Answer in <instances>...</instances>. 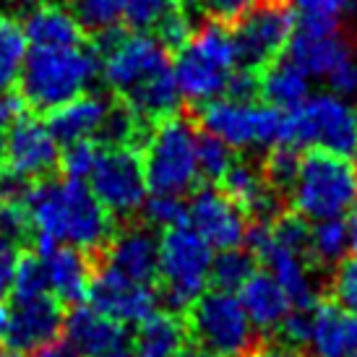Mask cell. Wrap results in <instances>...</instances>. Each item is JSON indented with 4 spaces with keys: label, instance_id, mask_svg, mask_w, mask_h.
Returning <instances> with one entry per match:
<instances>
[{
    "label": "cell",
    "instance_id": "cell-1",
    "mask_svg": "<svg viewBox=\"0 0 357 357\" xmlns=\"http://www.w3.org/2000/svg\"><path fill=\"white\" fill-rule=\"evenodd\" d=\"M24 206L37 256L50 253L55 245H76L97 256L115 235V217L84 180H34Z\"/></svg>",
    "mask_w": 357,
    "mask_h": 357
},
{
    "label": "cell",
    "instance_id": "cell-2",
    "mask_svg": "<svg viewBox=\"0 0 357 357\" xmlns=\"http://www.w3.org/2000/svg\"><path fill=\"white\" fill-rule=\"evenodd\" d=\"M102 73V55L94 45L31 47L19 70V94L26 107L50 112L89 89Z\"/></svg>",
    "mask_w": 357,
    "mask_h": 357
},
{
    "label": "cell",
    "instance_id": "cell-3",
    "mask_svg": "<svg viewBox=\"0 0 357 357\" xmlns=\"http://www.w3.org/2000/svg\"><path fill=\"white\" fill-rule=\"evenodd\" d=\"M238 68L232 29L217 19L196 26L172 63L183 100L199 107L217 97H225L229 79Z\"/></svg>",
    "mask_w": 357,
    "mask_h": 357
},
{
    "label": "cell",
    "instance_id": "cell-4",
    "mask_svg": "<svg viewBox=\"0 0 357 357\" xmlns=\"http://www.w3.org/2000/svg\"><path fill=\"white\" fill-rule=\"evenodd\" d=\"M292 208L307 222L347 217L357 204V167L347 157L310 149L292 180Z\"/></svg>",
    "mask_w": 357,
    "mask_h": 357
},
{
    "label": "cell",
    "instance_id": "cell-5",
    "mask_svg": "<svg viewBox=\"0 0 357 357\" xmlns=\"http://www.w3.org/2000/svg\"><path fill=\"white\" fill-rule=\"evenodd\" d=\"M199 133L185 118L172 115L154 123L144 141V172L151 193L183 196L196 190L199 172Z\"/></svg>",
    "mask_w": 357,
    "mask_h": 357
},
{
    "label": "cell",
    "instance_id": "cell-6",
    "mask_svg": "<svg viewBox=\"0 0 357 357\" xmlns=\"http://www.w3.org/2000/svg\"><path fill=\"white\" fill-rule=\"evenodd\" d=\"M295 149H321L339 157L357 154V107L347 97L310 94L300 107L284 112V139Z\"/></svg>",
    "mask_w": 357,
    "mask_h": 357
},
{
    "label": "cell",
    "instance_id": "cell-7",
    "mask_svg": "<svg viewBox=\"0 0 357 357\" xmlns=\"http://www.w3.org/2000/svg\"><path fill=\"white\" fill-rule=\"evenodd\" d=\"M211 245L196 229L185 225L167 227L159 238V284L162 300L175 313H188V307L206 292L211 271Z\"/></svg>",
    "mask_w": 357,
    "mask_h": 357
},
{
    "label": "cell",
    "instance_id": "cell-8",
    "mask_svg": "<svg viewBox=\"0 0 357 357\" xmlns=\"http://www.w3.org/2000/svg\"><path fill=\"white\" fill-rule=\"evenodd\" d=\"M188 334L214 357H253L258 349L256 326L235 292L211 289L188 307Z\"/></svg>",
    "mask_w": 357,
    "mask_h": 357
},
{
    "label": "cell",
    "instance_id": "cell-9",
    "mask_svg": "<svg viewBox=\"0 0 357 357\" xmlns=\"http://www.w3.org/2000/svg\"><path fill=\"white\" fill-rule=\"evenodd\" d=\"M199 123L204 133H211L232 151L277 146L284 139V112L253 100L217 97L199 107Z\"/></svg>",
    "mask_w": 357,
    "mask_h": 357
},
{
    "label": "cell",
    "instance_id": "cell-10",
    "mask_svg": "<svg viewBox=\"0 0 357 357\" xmlns=\"http://www.w3.org/2000/svg\"><path fill=\"white\" fill-rule=\"evenodd\" d=\"M94 47L102 55L105 84L120 97L172 66L169 50L149 31H123L112 26L94 34Z\"/></svg>",
    "mask_w": 357,
    "mask_h": 357
},
{
    "label": "cell",
    "instance_id": "cell-11",
    "mask_svg": "<svg viewBox=\"0 0 357 357\" xmlns=\"http://www.w3.org/2000/svg\"><path fill=\"white\" fill-rule=\"evenodd\" d=\"M89 188L112 217L128 219L149 196L144 157L136 146H105L89 172Z\"/></svg>",
    "mask_w": 357,
    "mask_h": 357
},
{
    "label": "cell",
    "instance_id": "cell-12",
    "mask_svg": "<svg viewBox=\"0 0 357 357\" xmlns=\"http://www.w3.org/2000/svg\"><path fill=\"white\" fill-rule=\"evenodd\" d=\"M292 31H295L292 10L274 3V0L256 3L248 13H243L235 21V29H232L238 66L253 70V73L264 70L268 63H274L287 50Z\"/></svg>",
    "mask_w": 357,
    "mask_h": 357
},
{
    "label": "cell",
    "instance_id": "cell-13",
    "mask_svg": "<svg viewBox=\"0 0 357 357\" xmlns=\"http://www.w3.org/2000/svg\"><path fill=\"white\" fill-rule=\"evenodd\" d=\"M245 245H248V250L256 256L258 264L282 284V289L287 292L292 307L310 310V307L321 300V289H318L316 279H313V271H310L313 261H310L305 253H300V250H292V248H287V245H282V243L271 235L268 222L250 225Z\"/></svg>",
    "mask_w": 357,
    "mask_h": 357
},
{
    "label": "cell",
    "instance_id": "cell-14",
    "mask_svg": "<svg viewBox=\"0 0 357 357\" xmlns=\"http://www.w3.org/2000/svg\"><path fill=\"white\" fill-rule=\"evenodd\" d=\"M89 305L109 316L123 326H139L159 305V292L154 284H141L123 277L120 271L97 264L89 282Z\"/></svg>",
    "mask_w": 357,
    "mask_h": 357
},
{
    "label": "cell",
    "instance_id": "cell-15",
    "mask_svg": "<svg viewBox=\"0 0 357 357\" xmlns=\"http://www.w3.org/2000/svg\"><path fill=\"white\" fill-rule=\"evenodd\" d=\"M188 225L214 250L245 245L248 238V214L229 199L222 188L204 185L188 201Z\"/></svg>",
    "mask_w": 357,
    "mask_h": 357
},
{
    "label": "cell",
    "instance_id": "cell-16",
    "mask_svg": "<svg viewBox=\"0 0 357 357\" xmlns=\"http://www.w3.org/2000/svg\"><path fill=\"white\" fill-rule=\"evenodd\" d=\"M6 169L26 180H45L60 165V144L47 123L21 115L3 136Z\"/></svg>",
    "mask_w": 357,
    "mask_h": 357
},
{
    "label": "cell",
    "instance_id": "cell-17",
    "mask_svg": "<svg viewBox=\"0 0 357 357\" xmlns=\"http://www.w3.org/2000/svg\"><path fill=\"white\" fill-rule=\"evenodd\" d=\"M63 303L47 295L13 300L8 313V331L6 342L13 352H34L50 344L63 334Z\"/></svg>",
    "mask_w": 357,
    "mask_h": 357
},
{
    "label": "cell",
    "instance_id": "cell-18",
    "mask_svg": "<svg viewBox=\"0 0 357 357\" xmlns=\"http://www.w3.org/2000/svg\"><path fill=\"white\" fill-rule=\"evenodd\" d=\"M63 334L79 357H120L130 352L126 326L91 305L76 303L63 321Z\"/></svg>",
    "mask_w": 357,
    "mask_h": 357
},
{
    "label": "cell",
    "instance_id": "cell-19",
    "mask_svg": "<svg viewBox=\"0 0 357 357\" xmlns=\"http://www.w3.org/2000/svg\"><path fill=\"white\" fill-rule=\"evenodd\" d=\"M102 253H105V266L120 271L123 277L141 282V284H157L159 238L149 225L123 227L109 238Z\"/></svg>",
    "mask_w": 357,
    "mask_h": 357
},
{
    "label": "cell",
    "instance_id": "cell-20",
    "mask_svg": "<svg viewBox=\"0 0 357 357\" xmlns=\"http://www.w3.org/2000/svg\"><path fill=\"white\" fill-rule=\"evenodd\" d=\"M307 347L316 357H357V313L318 300L310 307Z\"/></svg>",
    "mask_w": 357,
    "mask_h": 357
},
{
    "label": "cell",
    "instance_id": "cell-21",
    "mask_svg": "<svg viewBox=\"0 0 357 357\" xmlns=\"http://www.w3.org/2000/svg\"><path fill=\"white\" fill-rule=\"evenodd\" d=\"M45 266L50 279V295L63 305H76L86 298L89 282L97 266V256L76 245H55L45 253Z\"/></svg>",
    "mask_w": 357,
    "mask_h": 357
},
{
    "label": "cell",
    "instance_id": "cell-22",
    "mask_svg": "<svg viewBox=\"0 0 357 357\" xmlns=\"http://www.w3.org/2000/svg\"><path fill=\"white\" fill-rule=\"evenodd\" d=\"M349 50H352V45L342 34H337V29L310 31L295 26L284 52H287V60L305 70L307 76L328 79L339 68V63L347 58Z\"/></svg>",
    "mask_w": 357,
    "mask_h": 357
},
{
    "label": "cell",
    "instance_id": "cell-23",
    "mask_svg": "<svg viewBox=\"0 0 357 357\" xmlns=\"http://www.w3.org/2000/svg\"><path fill=\"white\" fill-rule=\"evenodd\" d=\"M219 183H222V190L229 199L235 201L245 214H250V217L256 214L258 222H271L277 214H282L277 206V199H274L277 190L268 185L264 169L256 167L253 162L235 159Z\"/></svg>",
    "mask_w": 357,
    "mask_h": 357
},
{
    "label": "cell",
    "instance_id": "cell-24",
    "mask_svg": "<svg viewBox=\"0 0 357 357\" xmlns=\"http://www.w3.org/2000/svg\"><path fill=\"white\" fill-rule=\"evenodd\" d=\"M235 295H238L243 310L248 313L250 324L256 326V331H277L292 310L287 292L266 268L264 271L256 268Z\"/></svg>",
    "mask_w": 357,
    "mask_h": 357
},
{
    "label": "cell",
    "instance_id": "cell-25",
    "mask_svg": "<svg viewBox=\"0 0 357 357\" xmlns=\"http://www.w3.org/2000/svg\"><path fill=\"white\" fill-rule=\"evenodd\" d=\"M112 102H107L102 94H79L70 102L60 105V107L50 109L47 118V128L55 136L60 146L73 144L81 139H94L100 130L102 120L107 115V109Z\"/></svg>",
    "mask_w": 357,
    "mask_h": 357
},
{
    "label": "cell",
    "instance_id": "cell-26",
    "mask_svg": "<svg viewBox=\"0 0 357 357\" xmlns=\"http://www.w3.org/2000/svg\"><path fill=\"white\" fill-rule=\"evenodd\" d=\"M24 37L31 47H73L84 45V29L73 13L55 3H37L24 16Z\"/></svg>",
    "mask_w": 357,
    "mask_h": 357
},
{
    "label": "cell",
    "instance_id": "cell-27",
    "mask_svg": "<svg viewBox=\"0 0 357 357\" xmlns=\"http://www.w3.org/2000/svg\"><path fill=\"white\" fill-rule=\"evenodd\" d=\"M188 321L175 310H154L144 318L133 337L136 357H172L188 339Z\"/></svg>",
    "mask_w": 357,
    "mask_h": 357
},
{
    "label": "cell",
    "instance_id": "cell-28",
    "mask_svg": "<svg viewBox=\"0 0 357 357\" xmlns=\"http://www.w3.org/2000/svg\"><path fill=\"white\" fill-rule=\"evenodd\" d=\"M258 91L266 100V105L289 112L310 97V76L303 68H298L292 60L277 58L261 70Z\"/></svg>",
    "mask_w": 357,
    "mask_h": 357
},
{
    "label": "cell",
    "instance_id": "cell-29",
    "mask_svg": "<svg viewBox=\"0 0 357 357\" xmlns=\"http://www.w3.org/2000/svg\"><path fill=\"white\" fill-rule=\"evenodd\" d=\"M123 102H126V105L139 115V120H144L146 126H154L159 120L178 115L183 94H180V89H178L172 66L165 68L162 73H157V76H151L149 81H144V84L136 86L133 91H128V94L123 97Z\"/></svg>",
    "mask_w": 357,
    "mask_h": 357
},
{
    "label": "cell",
    "instance_id": "cell-30",
    "mask_svg": "<svg viewBox=\"0 0 357 357\" xmlns=\"http://www.w3.org/2000/svg\"><path fill=\"white\" fill-rule=\"evenodd\" d=\"M258 268L256 256L248 248H227L219 250L214 261H211V271H208V284L222 292H238L248 277Z\"/></svg>",
    "mask_w": 357,
    "mask_h": 357
},
{
    "label": "cell",
    "instance_id": "cell-31",
    "mask_svg": "<svg viewBox=\"0 0 357 357\" xmlns=\"http://www.w3.org/2000/svg\"><path fill=\"white\" fill-rule=\"evenodd\" d=\"M310 261L318 266L339 264L347 253V225L344 217L318 219L310 225V240H307Z\"/></svg>",
    "mask_w": 357,
    "mask_h": 357
},
{
    "label": "cell",
    "instance_id": "cell-32",
    "mask_svg": "<svg viewBox=\"0 0 357 357\" xmlns=\"http://www.w3.org/2000/svg\"><path fill=\"white\" fill-rule=\"evenodd\" d=\"M349 0H289L298 29L334 31L347 10Z\"/></svg>",
    "mask_w": 357,
    "mask_h": 357
},
{
    "label": "cell",
    "instance_id": "cell-33",
    "mask_svg": "<svg viewBox=\"0 0 357 357\" xmlns=\"http://www.w3.org/2000/svg\"><path fill=\"white\" fill-rule=\"evenodd\" d=\"M24 58H26L24 29L10 16L0 13V89H8L19 79Z\"/></svg>",
    "mask_w": 357,
    "mask_h": 357
},
{
    "label": "cell",
    "instance_id": "cell-34",
    "mask_svg": "<svg viewBox=\"0 0 357 357\" xmlns=\"http://www.w3.org/2000/svg\"><path fill=\"white\" fill-rule=\"evenodd\" d=\"M128 0H70V13L89 34L120 26Z\"/></svg>",
    "mask_w": 357,
    "mask_h": 357
},
{
    "label": "cell",
    "instance_id": "cell-35",
    "mask_svg": "<svg viewBox=\"0 0 357 357\" xmlns=\"http://www.w3.org/2000/svg\"><path fill=\"white\" fill-rule=\"evenodd\" d=\"M10 292H13V300L47 295V292H50V279H47L45 258L37 256V253H24V256H19L16 268H13Z\"/></svg>",
    "mask_w": 357,
    "mask_h": 357
},
{
    "label": "cell",
    "instance_id": "cell-36",
    "mask_svg": "<svg viewBox=\"0 0 357 357\" xmlns=\"http://www.w3.org/2000/svg\"><path fill=\"white\" fill-rule=\"evenodd\" d=\"M141 214L149 227L167 229L188 222V204L172 193H149L141 206Z\"/></svg>",
    "mask_w": 357,
    "mask_h": 357
},
{
    "label": "cell",
    "instance_id": "cell-37",
    "mask_svg": "<svg viewBox=\"0 0 357 357\" xmlns=\"http://www.w3.org/2000/svg\"><path fill=\"white\" fill-rule=\"evenodd\" d=\"M154 37H157L167 50H180L188 37L196 31V21H193V13L185 3H172L169 10L159 19V24L154 26Z\"/></svg>",
    "mask_w": 357,
    "mask_h": 357
},
{
    "label": "cell",
    "instance_id": "cell-38",
    "mask_svg": "<svg viewBox=\"0 0 357 357\" xmlns=\"http://www.w3.org/2000/svg\"><path fill=\"white\" fill-rule=\"evenodd\" d=\"M298 167H300L298 149L289 146V144H277V146L268 149V157L261 169L266 175L268 185L277 190V193H282V190L292 188V180L298 175Z\"/></svg>",
    "mask_w": 357,
    "mask_h": 357
},
{
    "label": "cell",
    "instance_id": "cell-39",
    "mask_svg": "<svg viewBox=\"0 0 357 357\" xmlns=\"http://www.w3.org/2000/svg\"><path fill=\"white\" fill-rule=\"evenodd\" d=\"M199 172L201 178L208 180V183H219L222 175L229 169V165L235 162V151L229 149L227 144L211 133H204L199 136Z\"/></svg>",
    "mask_w": 357,
    "mask_h": 357
},
{
    "label": "cell",
    "instance_id": "cell-40",
    "mask_svg": "<svg viewBox=\"0 0 357 357\" xmlns=\"http://www.w3.org/2000/svg\"><path fill=\"white\" fill-rule=\"evenodd\" d=\"M97 154H100V146L94 139H81L73 141V144H66L63 151H60V165L63 175L70 180H86L89 178L91 167L97 162Z\"/></svg>",
    "mask_w": 357,
    "mask_h": 357
},
{
    "label": "cell",
    "instance_id": "cell-41",
    "mask_svg": "<svg viewBox=\"0 0 357 357\" xmlns=\"http://www.w3.org/2000/svg\"><path fill=\"white\" fill-rule=\"evenodd\" d=\"M31 235H34V229H31L26 206L13 204V201H0V238L21 248V245L31 243Z\"/></svg>",
    "mask_w": 357,
    "mask_h": 357
},
{
    "label": "cell",
    "instance_id": "cell-42",
    "mask_svg": "<svg viewBox=\"0 0 357 357\" xmlns=\"http://www.w3.org/2000/svg\"><path fill=\"white\" fill-rule=\"evenodd\" d=\"M175 0H128L123 10V21L128 31H149L169 10Z\"/></svg>",
    "mask_w": 357,
    "mask_h": 357
},
{
    "label": "cell",
    "instance_id": "cell-43",
    "mask_svg": "<svg viewBox=\"0 0 357 357\" xmlns=\"http://www.w3.org/2000/svg\"><path fill=\"white\" fill-rule=\"evenodd\" d=\"M331 295L337 305L347 307L349 313H357V256L339 261L331 279Z\"/></svg>",
    "mask_w": 357,
    "mask_h": 357
},
{
    "label": "cell",
    "instance_id": "cell-44",
    "mask_svg": "<svg viewBox=\"0 0 357 357\" xmlns=\"http://www.w3.org/2000/svg\"><path fill=\"white\" fill-rule=\"evenodd\" d=\"M328 86L334 94H342V97H352L357 94V50L347 52V58L339 63V68L328 76Z\"/></svg>",
    "mask_w": 357,
    "mask_h": 357
},
{
    "label": "cell",
    "instance_id": "cell-45",
    "mask_svg": "<svg viewBox=\"0 0 357 357\" xmlns=\"http://www.w3.org/2000/svg\"><path fill=\"white\" fill-rule=\"evenodd\" d=\"M256 3L258 0H199V6H204L217 21H238Z\"/></svg>",
    "mask_w": 357,
    "mask_h": 357
},
{
    "label": "cell",
    "instance_id": "cell-46",
    "mask_svg": "<svg viewBox=\"0 0 357 357\" xmlns=\"http://www.w3.org/2000/svg\"><path fill=\"white\" fill-rule=\"evenodd\" d=\"M24 109H26V102H24V97H21L19 91L0 89V139L24 115Z\"/></svg>",
    "mask_w": 357,
    "mask_h": 357
},
{
    "label": "cell",
    "instance_id": "cell-47",
    "mask_svg": "<svg viewBox=\"0 0 357 357\" xmlns=\"http://www.w3.org/2000/svg\"><path fill=\"white\" fill-rule=\"evenodd\" d=\"M16 261H19V248H16V245H10L8 240L0 238V298L10 289Z\"/></svg>",
    "mask_w": 357,
    "mask_h": 357
},
{
    "label": "cell",
    "instance_id": "cell-48",
    "mask_svg": "<svg viewBox=\"0 0 357 357\" xmlns=\"http://www.w3.org/2000/svg\"><path fill=\"white\" fill-rule=\"evenodd\" d=\"M34 357H79L76 355V349L70 347L68 342H50V344H45V347L34 349Z\"/></svg>",
    "mask_w": 357,
    "mask_h": 357
},
{
    "label": "cell",
    "instance_id": "cell-49",
    "mask_svg": "<svg viewBox=\"0 0 357 357\" xmlns=\"http://www.w3.org/2000/svg\"><path fill=\"white\" fill-rule=\"evenodd\" d=\"M344 225H347V250L352 256H357V204L347 211Z\"/></svg>",
    "mask_w": 357,
    "mask_h": 357
},
{
    "label": "cell",
    "instance_id": "cell-50",
    "mask_svg": "<svg viewBox=\"0 0 357 357\" xmlns=\"http://www.w3.org/2000/svg\"><path fill=\"white\" fill-rule=\"evenodd\" d=\"M172 357H214V355H211V352H206V349L199 347V344L193 342V344H183V347H180Z\"/></svg>",
    "mask_w": 357,
    "mask_h": 357
},
{
    "label": "cell",
    "instance_id": "cell-51",
    "mask_svg": "<svg viewBox=\"0 0 357 357\" xmlns=\"http://www.w3.org/2000/svg\"><path fill=\"white\" fill-rule=\"evenodd\" d=\"M8 313L10 307H6L0 303V339H6V331H8Z\"/></svg>",
    "mask_w": 357,
    "mask_h": 357
},
{
    "label": "cell",
    "instance_id": "cell-52",
    "mask_svg": "<svg viewBox=\"0 0 357 357\" xmlns=\"http://www.w3.org/2000/svg\"><path fill=\"white\" fill-rule=\"evenodd\" d=\"M0 357H21V352H13V349H8V352H0Z\"/></svg>",
    "mask_w": 357,
    "mask_h": 357
},
{
    "label": "cell",
    "instance_id": "cell-53",
    "mask_svg": "<svg viewBox=\"0 0 357 357\" xmlns=\"http://www.w3.org/2000/svg\"><path fill=\"white\" fill-rule=\"evenodd\" d=\"M120 357H136V355H133V352H126V355H120Z\"/></svg>",
    "mask_w": 357,
    "mask_h": 357
},
{
    "label": "cell",
    "instance_id": "cell-54",
    "mask_svg": "<svg viewBox=\"0 0 357 357\" xmlns=\"http://www.w3.org/2000/svg\"><path fill=\"white\" fill-rule=\"evenodd\" d=\"M0 178H3V169H0Z\"/></svg>",
    "mask_w": 357,
    "mask_h": 357
},
{
    "label": "cell",
    "instance_id": "cell-55",
    "mask_svg": "<svg viewBox=\"0 0 357 357\" xmlns=\"http://www.w3.org/2000/svg\"><path fill=\"white\" fill-rule=\"evenodd\" d=\"M355 157H357V154H355Z\"/></svg>",
    "mask_w": 357,
    "mask_h": 357
}]
</instances>
